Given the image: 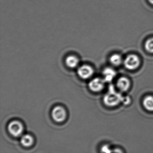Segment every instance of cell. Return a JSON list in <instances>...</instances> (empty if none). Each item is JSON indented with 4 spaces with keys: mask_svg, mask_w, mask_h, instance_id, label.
<instances>
[{
    "mask_svg": "<svg viewBox=\"0 0 153 153\" xmlns=\"http://www.w3.org/2000/svg\"><path fill=\"white\" fill-rule=\"evenodd\" d=\"M123 96L121 94L116 91L113 85H110L108 92L104 96L103 101L107 106L114 107L122 102Z\"/></svg>",
    "mask_w": 153,
    "mask_h": 153,
    "instance_id": "6da1fadb",
    "label": "cell"
},
{
    "mask_svg": "<svg viewBox=\"0 0 153 153\" xmlns=\"http://www.w3.org/2000/svg\"><path fill=\"white\" fill-rule=\"evenodd\" d=\"M125 68L129 70H134L140 66L141 61L140 58L135 54H130L128 56L124 61Z\"/></svg>",
    "mask_w": 153,
    "mask_h": 153,
    "instance_id": "7a4b0ae2",
    "label": "cell"
},
{
    "mask_svg": "<svg viewBox=\"0 0 153 153\" xmlns=\"http://www.w3.org/2000/svg\"><path fill=\"white\" fill-rule=\"evenodd\" d=\"M9 133L15 137L22 135L23 132V126L20 121L13 120L9 123L8 126Z\"/></svg>",
    "mask_w": 153,
    "mask_h": 153,
    "instance_id": "3957f363",
    "label": "cell"
},
{
    "mask_svg": "<svg viewBox=\"0 0 153 153\" xmlns=\"http://www.w3.org/2000/svg\"><path fill=\"white\" fill-rule=\"evenodd\" d=\"M51 114L54 120L58 123L63 122L66 119V111L60 106H56L54 108Z\"/></svg>",
    "mask_w": 153,
    "mask_h": 153,
    "instance_id": "277c9868",
    "label": "cell"
},
{
    "mask_svg": "<svg viewBox=\"0 0 153 153\" xmlns=\"http://www.w3.org/2000/svg\"><path fill=\"white\" fill-rule=\"evenodd\" d=\"M105 80L99 77L94 78L89 83L90 89L93 91L97 92L103 90L105 86Z\"/></svg>",
    "mask_w": 153,
    "mask_h": 153,
    "instance_id": "5b68a950",
    "label": "cell"
},
{
    "mask_svg": "<svg viewBox=\"0 0 153 153\" xmlns=\"http://www.w3.org/2000/svg\"><path fill=\"white\" fill-rule=\"evenodd\" d=\"M77 73L81 78L88 79L93 75L94 71L91 66L84 65L79 67L77 71Z\"/></svg>",
    "mask_w": 153,
    "mask_h": 153,
    "instance_id": "8992f818",
    "label": "cell"
},
{
    "mask_svg": "<svg viewBox=\"0 0 153 153\" xmlns=\"http://www.w3.org/2000/svg\"><path fill=\"white\" fill-rule=\"evenodd\" d=\"M117 86L119 90L123 92H125L130 88V82L127 77H120L117 81Z\"/></svg>",
    "mask_w": 153,
    "mask_h": 153,
    "instance_id": "52a82bcc",
    "label": "cell"
},
{
    "mask_svg": "<svg viewBox=\"0 0 153 153\" xmlns=\"http://www.w3.org/2000/svg\"><path fill=\"white\" fill-rule=\"evenodd\" d=\"M102 73L104 76V80L107 82H111L116 75V71L110 67L105 68Z\"/></svg>",
    "mask_w": 153,
    "mask_h": 153,
    "instance_id": "ba28073f",
    "label": "cell"
},
{
    "mask_svg": "<svg viewBox=\"0 0 153 153\" xmlns=\"http://www.w3.org/2000/svg\"><path fill=\"white\" fill-rule=\"evenodd\" d=\"M79 63V59L75 56H69L66 59V64L69 68H75L78 65Z\"/></svg>",
    "mask_w": 153,
    "mask_h": 153,
    "instance_id": "9c48e42d",
    "label": "cell"
},
{
    "mask_svg": "<svg viewBox=\"0 0 153 153\" xmlns=\"http://www.w3.org/2000/svg\"><path fill=\"white\" fill-rule=\"evenodd\" d=\"M33 143H34V139L30 135H24L21 138V144L25 147H30L33 145Z\"/></svg>",
    "mask_w": 153,
    "mask_h": 153,
    "instance_id": "30bf717a",
    "label": "cell"
},
{
    "mask_svg": "<svg viewBox=\"0 0 153 153\" xmlns=\"http://www.w3.org/2000/svg\"><path fill=\"white\" fill-rule=\"evenodd\" d=\"M143 105L147 110L153 111V96H146L143 101Z\"/></svg>",
    "mask_w": 153,
    "mask_h": 153,
    "instance_id": "8fae6325",
    "label": "cell"
},
{
    "mask_svg": "<svg viewBox=\"0 0 153 153\" xmlns=\"http://www.w3.org/2000/svg\"><path fill=\"white\" fill-rule=\"evenodd\" d=\"M110 62L111 64L115 66H119L123 62L122 56L119 54H114L110 58Z\"/></svg>",
    "mask_w": 153,
    "mask_h": 153,
    "instance_id": "7c38bea8",
    "label": "cell"
},
{
    "mask_svg": "<svg viewBox=\"0 0 153 153\" xmlns=\"http://www.w3.org/2000/svg\"><path fill=\"white\" fill-rule=\"evenodd\" d=\"M145 48L146 51L153 53V37L146 40L145 44Z\"/></svg>",
    "mask_w": 153,
    "mask_h": 153,
    "instance_id": "4fadbf2b",
    "label": "cell"
},
{
    "mask_svg": "<svg viewBox=\"0 0 153 153\" xmlns=\"http://www.w3.org/2000/svg\"><path fill=\"white\" fill-rule=\"evenodd\" d=\"M111 150L109 146L107 145H103L101 148V152L102 153H110Z\"/></svg>",
    "mask_w": 153,
    "mask_h": 153,
    "instance_id": "5bb4252c",
    "label": "cell"
},
{
    "mask_svg": "<svg viewBox=\"0 0 153 153\" xmlns=\"http://www.w3.org/2000/svg\"><path fill=\"white\" fill-rule=\"evenodd\" d=\"M131 102V99L128 96H123L122 102L125 105H128Z\"/></svg>",
    "mask_w": 153,
    "mask_h": 153,
    "instance_id": "9a60e30c",
    "label": "cell"
},
{
    "mask_svg": "<svg viewBox=\"0 0 153 153\" xmlns=\"http://www.w3.org/2000/svg\"><path fill=\"white\" fill-rule=\"evenodd\" d=\"M110 153H123L122 151L119 149H115L111 150V152Z\"/></svg>",
    "mask_w": 153,
    "mask_h": 153,
    "instance_id": "2e32d148",
    "label": "cell"
},
{
    "mask_svg": "<svg viewBox=\"0 0 153 153\" xmlns=\"http://www.w3.org/2000/svg\"><path fill=\"white\" fill-rule=\"evenodd\" d=\"M148 1H149V2H150V3L153 4V0H148Z\"/></svg>",
    "mask_w": 153,
    "mask_h": 153,
    "instance_id": "e0dca14e",
    "label": "cell"
}]
</instances>
